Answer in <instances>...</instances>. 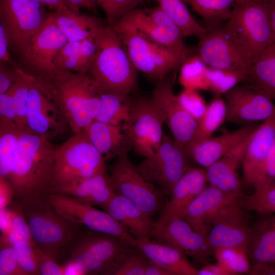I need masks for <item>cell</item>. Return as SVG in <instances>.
Masks as SVG:
<instances>
[{"label":"cell","instance_id":"cell-1","mask_svg":"<svg viewBox=\"0 0 275 275\" xmlns=\"http://www.w3.org/2000/svg\"><path fill=\"white\" fill-rule=\"evenodd\" d=\"M56 147L28 127L21 130L17 153L8 180L19 204L45 199L50 193Z\"/></svg>","mask_w":275,"mask_h":275},{"label":"cell","instance_id":"cell-2","mask_svg":"<svg viewBox=\"0 0 275 275\" xmlns=\"http://www.w3.org/2000/svg\"><path fill=\"white\" fill-rule=\"evenodd\" d=\"M33 81L59 108L73 134L95 120L103 92L89 74L57 69L49 78Z\"/></svg>","mask_w":275,"mask_h":275},{"label":"cell","instance_id":"cell-3","mask_svg":"<svg viewBox=\"0 0 275 275\" xmlns=\"http://www.w3.org/2000/svg\"><path fill=\"white\" fill-rule=\"evenodd\" d=\"M275 0H239L223 28L242 57L251 65L258 54L275 43L268 9Z\"/></svg>","mask_w":275,"mask_h":275},{"label":"cell","instance_id":"cell-4","mask_svg":"<svg viewBox=\"0 0 275 275\" xmlns=\"http://www.w3.org/2000/svg\"><path fill=\"white\" fill-rule=\"evenodd\" d=\"M96 52L89 74L103 92L130 95L136 88L138 70L112 26L95 37Z\"/></svg>","mask_w":275,"mask_h":275},{"label":"cell","instance_id":"cell-5","mask_svg":"<svg viewBox=\"0 0 275 275\" xmlns=\"http://www.w3.org/2000/svg\"><path fill=\"white\" fill-rule=\"evenodd\" d=\"M19 204L33 240L43 253L56 259L62 249L73 244L80 225L57 213L49 204L47 198Z\"/></svg>","mask_w":275,"mask_h":275},{"label":"cell","instance_id":"cell-6","mask_svg":"<svg viewBox=\"0 0 275 275\" xmlns=\"http://www.w3.org/2000/svg\"><path fill=\"white\" fill-rule=\"evenodd\" d=\"M131 63L156 82L180 67L183 60L168 48L153 42L122 18L112 25Z\"/></svg>","mask_w":275,"mask_h":275},{"label":"cell","instance_id":"cell-7","mask_svg":"<svg viewBox=\"0 0 275 275\" xmlns=\"http://www.w3.org/2000/svg\"><path fill=\"white\" fill-rule=\"evenodd\" d=\"M69 260L83 275H114L127 254L134 248L116 236L89 231L77 235Z\"/></svg>","mask_w":275,"mask_h":275},{"label":"cell","instance_id":"cell-8","mask_svg":"<svg viewBox=\"0 0 275 275\" xmlns=\"http://www.w3.org/2000/svg\"><path fill=\"white\" fill-rule=\"evenodd\" d=\"M106 170L105 160L84 131L56 147L51 190Z\"/></svg>","mask_w":275,"mask_h":275},{"label":"cell","instance_id":"cell-9","mask_svg":"<svg viewBox=\"0 0 275 275\" xmlns=\"http://www.w3.org/2000/svg\"><path fill=\"white\" fill-rule=\"evenodd\" d=\"M48 14L40 0H0V22L9 48L20 56Z\"/></svg>","mask_w":275,"mask_h":275},{"label":"cell","instance_id":"cell-10","mask_svg":"<svg viewBox=\"0 0 275 275\" xmlns=\"http://www.w3.org/2000/svg\"><path fill=\"white\" fill-rule=\"evenodd\" d=\"M109 177L116 194L125 197L151 216L162 208L164 194L142 176L128 153L117 157Z\"/></svg>","mask_w":275,"mask_h":275},{"label":"cell","instance_id":"cell-11","mask_svg":"<svg viewBox=\"0 0 275 275\" xmlns=\"http://www.w3.org/2000/svg\"><path fill=\"white\" fill-rule=\"evenodd\" d=\"M188 157L184 149L178 146L173 139L163 134L155 152L135 166L146 180L164 194L170 195L175 184L190 167Z\"/></svg>","mask_w":275,"mask_h":275},{"label":"cell","instance_id":"cell-12","mask_svg":"<svg viewBox=\"0 0 275 275\" xmlns=\"http://www.w3.org/2000/svg\"><path fill=\"white\" fill-rule=\"evenodd\" d=\"M67 42L49 13L20 55L23 67L21 69L34 79L49 78L57 69L56 58Z\"/></svg>","mask_w":275,"mask_h":275},{"label":"cell","instance_id":"cell-13","mask_svg":"<svg viewBox=\"0 0 275 275\" xmlns=\"http://www.w3.org/2000/svg\"><path fill=\"white\" fill-rule=\"evenodd\" d=\"M47 201L57 213L67 219L89 230L118 237L129 245L136 248V240L106 211L59 193H50Z\"/></svg>","mask_w":275,"mask_h":275},{"label":"cell","instance_id":"cell-14","mask_svg":"<svg viewBox=\"0 0 275 275\" xmlns=\"http://www.w3.org/2000/svg\"><path fill=\"white\" fill-rule=\"evenodd\" d=\"M275 145V113L257 126L246 145L242 161L244 183L254 188L274 181L267 157Z\"/></svg>","mask_w":275,"mask_h":275},{"label":"cell","instance_id":"cell-15","mask_svg":"<svg viewBox=\"0 0 275 275\" xmlns=\"http://www.w3.org/2000/svg\"><path fill=\"white\" fill-rule=\"evenodd\" d=\"M121 18L147 39L176 53L183 61L189 56L190 49L183 41L181 30L158 6L136 8Z\"/></svg>","mask_w":275,"mask_h":275},{"label":"cell","instance_id":"cell-16","mask_svg":"<svg viewBox=\"0 0 275 275\" xmlns=\"http://www.w3.org/2000/svg\"><path fill=\"white\" fill-rule=\"evenodd\" d=\"M163 124L159 112L150 99L133 100L130 119L124 126L131 149L145 158L153 155L162 141Z\"/></svg>","mask_w":275,"mask_h":275},{"label":"cell","instance_id":"cell-17","mask_svg":"<svg viewBox=\"0 0 275 275\" xmlns=\"http://www.w3.org/2000/svg\"><path fill=\"white\" fill-rule=\"evenodd\" d=\"M150 100L170 130L174 142L185 150L195 132L198 122L184 108L173 91L170 79L156 82Z\"/></svg>","mask_w":275,"mask_h":275},{"label":"cell","instance_id":"cell-18","mask_svg":"<svg viewBox=\"0 0 275 275\" xmlns=\"http://www.w3.org/2000/svg\"><path fill=\"white\" fill-rule=\"evenodd\" d=\"M151 238L173 246L200 262L205 263L214 253L207 235L194 229L181 217L155 224Z\"/></svg>","mask_w":275,"mask_h":275},{"label":"cell","instance_id":"cell-19","mask_svg":"<svg viewBox=\"0 0 275 275\" xmlns=\"http://www.w3.org/2000/svg\"><path fill=\"white\" fill-rule=\"evenodd\" d=\"M190 54L197 56L208 67L219 69L245 70L250 65L226 34L223 24L207 28Z\"/></svg>","mask_w":275,"mask_h":275},{"label":"cell","instance_id":"cell-20","mask_svg":"<svg viewBox=\"0 0 275 275\" xmlns=\"http://www.w3.org/2000/svg\"><path fill=\"white\" fill-rule=\"evenodd\" d=\"M224 95L228 122L245 125L275 113L273 99L246 85H237Z\"/></svg>","mask_w":275,"mask_h":275},{"label":"cell","instance_id":"cell-21","mask_svg":"<svg viewBox=\"0 0 275 275\" xmlns=\"http://www.w3.org/2000/svg\"><path fill=\"white\" fill-rule=\"evenodd\" d=\"M25 118L30 130L50 141L70 130L59 108L35 84L33 79L28 92Z\"/></svg>","mask_w":275,"mask_h":275},{"label":"cell","instance_id":"cell-22","mask_svg":"<svg viewBox=\"0 0 275 275\" xmlns=\"http://www.w3.org/2000/svg\"><path fill=\"white\" fill-rule=\"evenodd\" d=\"M211 228L207 235L213 249L245 246L249 225L246 211L237 203L220 210L211 220Z\"/></svg>","mask_w":275,"mask_h":275},{"label":"cell","instance_id":"cell-23","mask_svg":"<svg viewBox=\"0 0 275 275\" xmlns=\"http://www.w3.org/2000/svg\"><path fill=\"white\" fill-rule=\"evenodd\" d=\"M243 195L225 193L211 186H206L180 217L194 229L207 235L211 228L212 218L226 206L238 202Z\"/></svg>","mask_w":275,"mask_h":275},{"label":"cell","instance_id":"cell-24","mask_svg":"<svg viewBox=\"0 0 275 275\" xmlns=\"http://www.w3.org/2000/svg\"><path fill=\"white\" fill-rule=\"evenodd\" d=\"M207 182L206 171L190 167L174 185L170 198L163 205L155 224L180 217L191 202L206 188Z\"/></svg>","mask_w":275,"mask_h":275},{"label":"cell","instance_id":"cell-25","mask_svg":"<svg viewBox=\"0 0 275 275\" xmlns=\"http://www.w3.org/2000/svg\"><path fill=\"white\" fill-rule=\"evenodd\" d=\"M251 135L206 168L207 180L210 186L225 193L243 194L242 183L237 169L242 163L245 149Z\"/></svg>","mask_w":275,"mask_h":275},{"label":"cell","instance_id":"cell-26","mask_svg":"<svg viewBox=\"0 0 275 275\" xmlns=\"http://www.w3.org/2000/svg\"><path fill=\"white\" fill-rule=\"evenodd\" d=\"M103 209L136 240L151 238L155 221L125 197L115 193Z\"/></svg>","mask_w":275,"mask_h":275},{"label":"cell","instance_id":"cell-27","mask_svg":"<svg viewBox=\"0 0 275 275\" xmlns=\"http://www.w3.org/2000/svg\"><path fill=\"white\" fill-rule=\"evenodd\" d=\"M83 131L105 161L128 153L131 149L129 139L123 126L112 125L94 120Z\"/></svg>","mask_w":275,"mask_h":275},{"label":"cell","instance_id":"cell-28","mask_svg":"<svg viewBox=\"0 0 275 275\" xmlns=\"http://www.w3.org/2000/svg\"><path fill=\"white\" fill-rule=\"evenodd\" d=\"M257 127L252 124L245 125L221 135L210 137L193 146L187 153L199 165L207 168L250 136Z\"/></svg>","mask_w":275,"mask_h":275},{"label":"cell","instance_id":"cell-29","mask_svg":"<svg viewBox=\"0 0 275 275\" xmlns=\"http://www.w3.org/2000/svg\"><path fill=\"white\" fill-rule=\"evenodd\" d=\"M138 249L152 263L170 275H197V270L180 250L151 238L136 240Z\"/></svg>","mask_w":275,"mask_h":275},{"label":"cell","instance_id":"cell-30","mask_svg":"<svg viewBox=\"0 0 275 275\" xmlns=\"http://www.w3.org/2000/svg\"><path fill=\"white\" fill-rule=\"evenodd\" d=\"M246 249L253 263L274 264V215L265 214L249 226Z\"/></svg>","mask_w":275,"mask_h":275},{"label":"cell","instance_id":"cell-31","mask_svg":"<svg viewBox=\"0 0 275 275\" xmlns=\"http://www.w3.org/2000/svg\"><path fill=\"white\" fill-rule=\"evenodd\" d=\"M109 175L106 170L72 184L52 189L50 193H59L91 205L104 207L113 196Z\"/></svg>","mask_w":275,"mask_h":275},{"label":"cell","instance_id":"cell-32","mask_svg":"<svg viewBox=\"0 0 275 275\" xmlns=\"http://www.w3.org/2000/svg\"><path fill=\"white\" fill-rule=\"evenodd\" d=\"M243 84L275 97V43L261 51L250 66Z\"/></svg>","mask_w":275,"mask_h":275},{"label":"cell","instance_id":"cell-33","mask_svg":"<svg viewBox=\"0 0 275 275\" xmlns=\"http://www.w3.org/2000/svg\"><path fill=\"white\" fill-rule=\"evenodd\" d=\"M53 21L68 41H80L95 38L104 25L95 16L73 12L70 14L50 13Z\"/></svg>","mask_w":275,"mask_h":275},{"label":"cell","instance_id":"cell-34","mask_svg":"<svg viewBox=\"0 0 275 275\" xmlns=\"http://www.w3.org/2000/svg\"><path fill=\"white\" fill-rule=\"evenodd\" d=\"M133 103V100L129 95L103 92L99 111L94 120L124 126L130 119Z\"/></svg>","mask_w":275,"mask_h":275},{"label":"cell","instance_id":"cell-35","mask_svg":"<svg viewBox=\"0 0 275 275\" xmlns=\"http://www.w3.org/2000/svg\"><path fill=\"white\" fill-rule=\"evenodd\" d=\"M226 105L221 96L215 97L207 105L201 118L197 121L194 135L185 149L186 153L193 146L211 137L213 133L226 120Z\"/></svg>","mask_w":275,"mask_h":275},{"label":"cell","instance_id":"cell-36","mask_svg":"<svg viewBox=\"0 0 275 275\" xmlns=\"http://www.w3.org/2000/svg\"><path fill=\"white\" fill-rule=\"evenodd\" d=\"M158 6L177 24L184 37L199 38L205 33L207 27L198 23L182 0H155Z\"/></svg>","mask_w":275,"mask_h":275},{"label":"cell","instance_id":"cell-37","mask_svg":"<svg viewBox=\"0 0 275 275\" xmlns=\"http://www.w3.org/2000/svg\"><path fill=\"white\" fill-rule=\"evenodd\" d=\"M20 131L15 123L0 121V177L7 182L17 153Z\"/></svg>","mask_w":275,"mask_h":275},{"label":"cell","instance_id":"cell-38","mask_svg":"<svg viewBox=\"0 0 275 275\" xmlns=\"http://www.w3.org/2000/svg\"><path fill=\"white\" fill-rule=\"evenodd\" d=\"M200 16L207 28L222 24L229 18L235 3L239 0H182Z\"/></svg>","mask_w":275,"mask_h":275},{"label":"cell","instance_id":"cell-39","mask_svg":"<svg viewBox=\"0 0 275 275\" xmlns=\"http://www.w3.org/2000/svg\"><path fill=\"white\" fill-rule=\"evenodd\" d=\"M180 67L178 80L183 89L209 91L208 66L199 58L189 54Z\"/></svg>","mask_w":275,"mask_h":275},{"label":"cell","instance_id":"cell-40","mask_svg":"<svg viewBox=\"0 0 275 275\" xmlns=\"http://www.w3.org/2000/svg\"><path fill=\"white\" fill-rule=\"evenodd\" d=\"M14 81L8 90L14 104L17 126L22 130L26 128V108L28 92L33 82V77L21 68L15 69Z\"/></svg>","mask_w":275,"mask_h":275},{"label":"cell","instance_id":"cell-41","mask_svg":"<svg viewBox=\"0 0 275 275\" xmlns=\"http://www.w3.org/2000/svg\"><path fill=\"white\" fill-rule=\"evenodd\" d=\"M217 263L229 275L249 273L251 264L245 246L219 248L214 250Z\"/></svg>","mask_w":275,"mask_h":275},{"label":"cell","instance_id":"cell-42","mask_svg":"<svg viewBox=\"0 0 275 275\" xmlns=\"http://www.w3.org/2000/svg\"><path fill=\"white\" fill-rule=\"evenodd\" d=\"M249 196L243 195L238 204L245 210L255 211L261 214H272L275 212V182L254 188Z\"/></svg>","mask_w":275,"mask_h":275},{"label":"cell","instance_id":"cell-43","mask_svg":"<svg viewBox=\"0 0 275 275\" xmlns=\"http://www.w3.org/2000/svg\"><path fill=\"white\" fill-rule=\"evenodd\" d=\"M96 43L95 38L80 41L78 46L59 69L89 74L95 58Z\"/></svg>","mask_w":275,"mask_h":275},{"label":"cell","instance_id":"cell-44","mask_svg":"<svg viewBox=\"0 0 275 275\" xmlns=\"http://www.w3.org/2000/svg\"><path fill=\"white\" fill-rule=\"evenodd\" d=\"M14 208L10 215L8 227L0 236V249L5 246H12L14 243L20 241H26L35 244L21 207L17 202Z\"/></svg>","mask_w":275,"mask_h":275},{"label":"cell","instance_id":"cell-45","mask_svg":"<svg viewBox=\"0 0 275 275\" xmlns=\"http://www.w3.org/2000/svg\"><path fill=\"white\" fill-rule=\"evenodd\" d=\"M248 69H219L208 67L207 75L209 91L215 96H221L242 82L246 77Z\"/></svg>","mask_w":275,"mask_h":275},{"label":"cell","instance_id":"cell-46","mask_svg":"<svg viewBox=\"0 0 275 275\" xmlns=\"http://www.w3.org/2000/svg\"><path fill=\"white\" fill-rule=\"evenodd\" d=\"M12 247L18 266L24 275H39L35 244L26 241H20L14 243Z\"/></svg>","mask_w":275,"mask_h":275},{"label":"cell","instance_id":"cell-47","mask_svg":"<svg viewBox=\"0 0 275 275\" xmlns=\"http://www.w3.org/2000/svg\"><path fill=\"white\" fill-rule=\"evenodd\" d=\"M96 6L104 12L109 25L118 21L124 15L137 8L145 0H94Z\"/></svg>","mask_w":275,"mask_h":275},{"label":"cell","instance_id":"cell-48","mask_svg":"<svg viewBox=\"0 0 275 275\" xmlns=\"http://www.w3.org/2000/svg\"><path fill=\"white\" fill-rule=\"evenodd\" d=\"M177 96L181 104L189 114L197 121L199 120L206 111L208 105L198 91L183 89Z\"/></svg>","mask_w":275,"mask_h":275},{"label":"cell","instance_id":"cell-49","mask_svg":"<svg viewBox=\"0 0 275 275\" xmlns=\"http://www.w3.org/2000/svg\"><path fill=\"white\" fill-rule=\"evenodd\" d=\"M127 254L114 275H144L148 259L136 248Z\"/></svg>","mask_w":275,"mask_h":275},{"label":"cell","instance_id":"cell-50","mask_svg":"<svg viewBox=\"0 0 275 275\" xmlns=\"http://www.w3.org/2000/svg\"><path fill=\"white\" fill-rule=\"evenodd\" d=\"M0 275H24L18 266L12 246L0 249Z\"/></svg>","mask_w":275,"mask_h":275},{"label":"cell","instance_id":"cell-51","mask_svg":"<svg viewBox=\"0 0 275 275\" xmlns=\"http://www.w3.org/2000/svg\"><path fill=\"white\" fill-rule=\"evenodd\" d=\"M39 262V275H65L64 266L58 264L56 259L43 253L36 245Z\"/></svg>","mask_w":275,"mask_h":275},{"label":"cell","instance_id":"cell-52","mask_svg":"<svg viewBox=\"0 0 275 275\" xmlns=\"http://www.w3.org/2000/svg\"><path fill=\"white\" fill-rule=\"evenodd\" d=\"M16 115L11 96L8 90L0 94V121L16 124Z\"/></svg>","mask_w":275,"mask_h":275},{"label":"cell","instance_id":"cell-53","mask_svg":"<svg viewBox=\"0 0 275 275\" xmlns=\"http://www.w3.org/2000/svg\"><path fill=\"white\" fill-rule=\"evenodd\" d=\"M10 65L5 62L0 61V94L7 91L14 81L15 69L10 67Z\"/></svg>","mask_w":275,"mask_h":275},{"label":"cell","instance_id":"cell-54","mask_svg":"<svg viewBox=\"0 0 275 275\" xmlns=\"http://www.w3.org/2000/svg\"><path fill=\"white\" fill-rule=\"evenodd\" d=\"M0 61L9 64L14 68L19 67L10 55L6 36L4 29L0 22Z\"/></svg>","mask_w":275,"mask_h":275},{"label":"cell","instance_id":"cell-55","mask_svg":"<svg viewBox=\"0 0 275 275\" xmlns=\"http://www.w3.org/2000/svg\"><path fill=\"white\" fill-rule=\"evenodd\" d=\"M67 6L75 13H79L82 8L95 10L96 5L94 0H64Z\"/></svg>","mask_w":275,"mask_h":275},{"label":"cell","instance_id":"cell-56","mask_svg":"<svg viewBox=\"0 0 275 275\" xmlns=\"http://www.w3.org/2000/svg\"><path fill=\"white\" fill-rule=\"evenodd\" d=\"M253 275H274V264L265 262H255L251 266L249 273Z\"/></svg>","mask_w":275,"mask_h":275},{"label":"cell","instance_id":"cell-57","mask_svg":"<svg viewBox=\"0 0 275 275\" xmlns=\"http://www.w3.org/2000/svg\"><path fill=\"white\" fill-rule=\"evenodd\" d=\"M45 7L63 14H70L74 12L65 4L64 0H40Z\"/></svg>","mask_w":275,"mask_h":275},{"label":"cell","instance_id":"cell-58","mask_svg":"<svg viewBox=\"0 0 275 275\" xmlns=\"http://www.w3.org/2000/svg\"><path fill=\"white\" fill-rule=\"evenodd\" d=\"M197 275H229L228 272L218 263L206 264L197 270Z\"/></svg>","mask_w":275,"mask_h":275},{"label":"cell","instance_id":"cell-59","mask_svg":"<svg viewBox=\"0 0 275 275\" xmlns=\"http://www.w3.org/2000/svg\"><path fill=\"white\" fill-rule=\"evenodd\" d=\"M144 275H170V274L162 268L148 260Z\"/></svg>","mask_w":275,"mask_h":275}]
</instances>
